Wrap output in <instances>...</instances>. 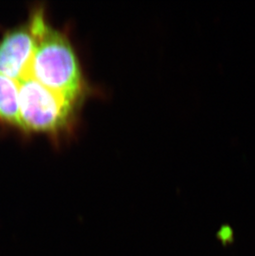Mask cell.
<instances>
[{
    "label": "cell",
    "instance_id": "7a4b0ae2",
    "mask_svg": "<svg viewBox=\"0 0 255 256\" xmlns=\"http://www.w3.org/2000/svg\"><path fill=\"white\" fill-rule=\"evenodd\" d=\"M20 86V130L58 138L75 127L80 104L42 85L31 78Z\"/></svg>",
    "mask_w": 255,
    "mask_h": 256
},
{
    "label": "cell",
    "instance_id": "277c9868",
    "mask_svg": "<svg viewBox=\"0 0 255 256\" xmlns=\"http://www.w3.org/2000/svg\"><path fill=\"white\" fill-rule=\"evenodd\" d=\"M0 123L20 128V86L16 80L0 74Z\"/></svg>",
    "mask_w": 255,
    "mask_h": 256
},
{
    "label": "cell",
    "instance_id": "3957f363",
    "mask_svg": "<svg viewBox=\"0 0 255 256\" xmlns=\"http://www.w3.org/2000/svg\"><path fill=\"white\" fill-rule=\"evenodd\" d=\"M36 45L29 21L6 32L0 40V74L20 82L28 68Z\"/></svg>",
    "mask_w": 255,
    "mask_h": 256
},
{
    "label": "cell",
    "instance_id": "6da1fadb",
    "mask_svg": "<svg viewBox=\"0 0 255 256\" xmlns=\"http://www.w3.org/2000/svg\"><path fill=\"white\" fill-rule=\"evenodd\" d=\"M28 21L36 36V45L22 79L32 78L82 106L90 87L68 34L49 24L42 8L34 10Z\"/></svg>",
    "mask_w": 255,
    "mask_h": 256
}]
</instances>
